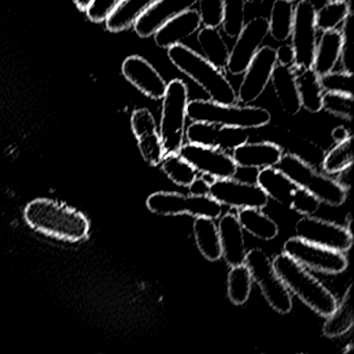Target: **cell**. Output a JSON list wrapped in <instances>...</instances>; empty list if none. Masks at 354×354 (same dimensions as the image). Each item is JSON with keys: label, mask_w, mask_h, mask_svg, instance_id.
I'll return each mask as SVG.
<instances>
[{"label": "cell", "mask_w": 354, "mask_h": 354, "mask_svg": "<svg viewBox=\"0 0 354 354\" xmlns=\"http://www.w3.org/2000/svg\"><path fill=\"white\" fill-rule=\"evenodd\" d=\"M24 218L35 231L61 241H84L90 234V221L84 213L51 198L30 202L24 211Z\"/></svg>", "instance_id": "6da1fadb"}, {"label": "cell", "mask_w": 354, "mask_h": 354, "mask_svg": "<svg viewBox=\"0 0 354 354\" xmlns=\"http://www.w3.org/2000/svg\"><path fill=\"white\" fill-rule=\"evenodd\" d=\"M273 267L290 293L297 296L306 306L320 316L328 317L337 306V299L330 290L285 252L275 256Z\"/></svg>", "instance_id": "7a4b0ae2"}, {"label": "cell", "mask_w": 354, "mask_h": 354, "mask_svg": "<svg viewBox=\"0 0 354 354\" xmlns=\"http://www.w3.org/2000/svg\"><path fill=\"white\" fill-rule=\"evenodd\" d=\"M167 57L179 71L198 84L213 102L237 103V92L221 70L189 47L182 44L169 47Z\"/></svg>", "instance_id": "3957f363"}, {"label": "cell", "mask_w": 354, "mask_h": 354, "mask_svg": "<svg viewBox=\"0 0 354 354\" xmlns=\"http://www.w3.org/2000/svg\"><path fill=\"white\" fill-rule=\"evenodd\" d=\"M187 118L192 122H206L246 130L264 127L271 121L270 113L263 107L221 104L203 99L188 102Z\"/></svg>", "instance_id": "277c9868"}, {"label": "cell", "mask_w": 354, "mask_h": 354, "mask_svg": "<svg viewBox=\"0 0 354 354\" xmlns=\"http://www.w3.org/2000/svg\"><path fill=\"white\" fill-rule=\"evenodd\" d=\"M277 167L298 187L314 194L321 204L339 207L347 198V188L327 174L317 171L297 155L283 153Z\"/></svg>", "instance_id": "5b68a950"}, {"label": "cell", "mask_w": 354, "mask_h": 354, "mask_svg": "<svg viewBox=\"0 0 354 354\" xmlns=\"http://www.w3.org/2000/svg\"><path fill=\"white\" fill-rule=\"evenodd\" d=\"M159 136L165 154L179 152L185 140L187 119L188 88L181 80H171L167 84L162 98Z\"/></svg>", "instance_id": "8992f818"}, {"label": "cell", "mask_w": 354, "mask_h": 354, "mask_svg": "<svg viewBox=\"0 0 354 354\" xmlns=\"http://www.w3.org/2000/svg\"><path fill=\"white\" fill-rule=\"evenodd\" d=\"M244 264L269 306L279 314H289L293 308L291 293L277 275L268 254L261 248H252L246 252Z\"/></svg>", "instance_id": "52a82bcc"}, {"label": "cell", "mask_w": 354, "mask_h": 354, "mask_svg": "<svg viewBox=\"0 0 354 354\" xmlns=\"http://www.w3.org/2000/svg\"><path fill=\"white\" fill-rule=\"evenodd\" d=\"M146 205L151 212L163 216L188 214L215 221L223 213V205L209 194L192 196L175 192H157L149 196Z\"/></svg>", "instance_id": "ba28073f"}, {"label": "cell", "mask_w": 354, "mask_h": 354, "mask_svg": "<svg viewBox=\"0 0 354 354\" xmlns=\"http://www.w3.org/2000/svg\"><path fill=\"white\" fill-rule=\"evenodd\" d=\"M283 252L291 257L306 268L325 274H339L347 269L345 252L330 250L312 242L295 237L283 243Z\"/></svg>", "instance_id": "9c48e42d"}, {"label": "cell", "mask_w": 354, "mask_h": 354, "mask_svg": "<svg viewBox=\"0 0 354 354\" xmlns=\"http://www.w3.org/2000/svg\"><path fill=\"white\" fill-rule=\"evenodd\" d=\"M290 37L295 53L294 67H312L317 45V26L316 8L310 0H298L294 7Z\"/></svg>", "instance_id": "30bf717a"}, {"label": "cell", "mask_w": 354, "mask_h": 354, "mask_svg": "<svg viewBox=\"0 0 354 354\" xmlns=\"http://www.w3.org/2000/svg\"><path fill=\"white\" fill-rule=\"evenodd\" d=\"M295 233L306 241L337 252H347L353 244V233L347 227L314 215L302 216L296 223Z\"/></svg>", "instance_id": "8fae6325"}, {"label": "cell", "mask_w": 354, "mask_h": 354, "mask_svg": "<svg viewBox=\"0 0 354 354\" xmlns=\"http://www.w3.org/2000/svg\"><path fill=\"white\" fill-rule=\"evenodd\" d=\"M178 154L189 162L198 174L212 180L235 177L239 169L232 155L218 148L184 142Z\"/></svg>", "instance_id": "7c38bea8"}, {"label": "cell", "mask_w": 354, "mask_h": 354, "mask_svg": "<svg viewBox=\"0 0 354 354\" xmlns=\"http://www.w3.org/2000/svg\"><path fill=\"white\" fill-rule=\"evenodd\" d=\"M209 196L219 204L230 208L263 209L268 204V196L257 183L240 181L235 178L215 179L210 183Z\"/></svg>", "instance_id": "4fadbf2b"}, {"label": "cell", "mask_w": 354, "mask_h": 354, "mask_svg": "<svg viewBox=\"0 0 354 354\" xmlns=\"http://www.w3.org/2000/svg\"><path fill=\"white\" fill-rule=\"evenodd\" d=\"M268 34L267 18H252L244 24L233 48L230 50L227 70L232 75H241L245 72Z\"/></svg>", "instance_id": "5bb4252c"}, {"label": "cell", "mask_w": 354, "mask_h": 354, "mask_svg": "<svg viewBox=\"0 0 354 354\" xmlns=\"http://www.w3.org/2000/svg\"><path fill=\"white\" fill-rule=\"evenodd\" d=\"M277 64L275 49L271 46L261 47L243 73L237 100L245 105L258 100L266 90Z\"/></svg>", "instance_id": "9a60e30c"}, {"label": "cell", "mask_w": 354, "mask_h": 354, "mask_svg": "<svg viewBox=\"0 0 354 354\" xmlns=\"http://www.w3.org/2000/svg\"><path fill=\"white\" fill-rule=\"evenodd\" d=\"M122 73L127 82L153 100L165 96L167 84L159 72L140 55L128 57L122 64Z\"/></svg>", "instance_id": "2e32d148"}, {"label": "cell", "mask_w": 354, "mask_h": 354, "mask_svg": "<svg viewBox=\"0 0 354 354\" xmlns=\"http://www.w3.org/2000/svg\"><path fill=\"white\" fill-rule=\"evenodd\" d=\"M196 3V0H157L136 20L134 30L140 38H150L167 22L192 9Z\"/></svg>", "instance_id": "e0dca14e"}, {"label": "cell", "mask_w": 354, "mask_h": 354, "mask_svg": "<svg viewBox=\"0 0 354 354\" xmlns=\"http://www.w3.org/2000/svg\"><path fill=\"white\" fill-rule=\"evenodd\" d=\"M283 149L271 142H245L232 152L239 169H260L277 167L283 156Z\"/></svg>", "instance_id": "ac0fdd59"}, {"label": "cell", "mask_w": 354, "mask_h": 354, "mask_svg": "<svg viewBox=\"0 0 354 354\" xmlns=\"http://www.w3.org/2000/svg\"><path fill=\"white\" fill-rule=\"evenodd\" d=\"M218 219L217 227L221 238L223 258L230 267L243 264L248 250L244 231L238 221L237 215L227 212L221 215Z\"/></svg>", "instance_id": "d6986e66"}, {"label": "cell", "mask_w": 354, "mask_h": 354, "mask_svg": "<svg viewBox=\"0 0 354 354\" xmlns=\"http://www.w3.org/2000/svg\"><path fill=\"white\" fill-rule=\"evenodd\" d=\"M202 22L198 11L188 10L159 28L154 35L155 43L160 48L169 49L180 44L184 39L189 38L200 30Z\"/></svg>", "instance_id": "ffe728a7"}, {"label": "cell", "mask_w": 354, "mask_h": 354, "mask_svg": "<svg viewBox=\"0 0 354 354\" xmlns=\"http://www.w3.org/2000/svg\"><path fill=\"white\" fill-rule=\"evenodd\" d=\"M271 82L283 111L289 115H297L301 105L296 86L295 72L292 66L286 67L277 64L271 76Z\"/></svg>", "instance_id": "44dd1931"}, {"label": "cell", "mask_w": 354, "mask_h": 354, "mask_svg": "<svg viewBox=\"0 0 354 354\" xmlns=\"http://www.w3.org/2000/svg\"><path fill=\"white\" fill-rule=\"evenodd\" d=\"M256 183L268 198H272L279 204L287 207H290L294 192L298 187L277 167L260 169L257 176Z\"/></svg>", "instance_id": "7402d4cb"}, {"label": "cell", "mask_w": 354, "mask_h": 354, "mask_svg": "<svg viewBox=\"0 0 354 354\" xmlns=\"http://www.w3.org/2000/svg\"><path fill=\"white\" fill-rule=\"evenodd\" d=\"M293 68L295 72L296 86L302 109L310 113L322 111V97L324 94L320 77L313 68Z\"/></svg>", "instance_id": "603a6c76"}, {"label": "cell", "mask_w": 354, "mask_h": 354, "mask_svg": "<svg viewBox=\"0 0 354 354\" xmlns=\"http://www.w3.org/2000/svg\"><path fill=\"white\" fill-rule=\"evenodd\" d=\"M342 35L337 30L323 32L315 50L312 68L319 77L330 73L339 63L341 55Z\"/></svg>", "instance_id": "cb8c5ba5"}, {"label": "cell", "mask_w": 354, "mask_h": 354, "mask_svg": "<svg viewBox=\"0 0 354 354\" xmlns=\"http://www.w3.org/2000/svg\"><path fill=\"white\" fill-rule=\"evenodd\" d=\"M194 235L198 250L207 260L214 262L223 257L218 227L214 219L196 217Z\"/></svg>", "instance_id": "d4e9b609"}, {"label": "cell", "mask_w": 354, "mask_h": 354, "mask_svg": "<svg viewBox=\"0 0 354 354\" xmlns=\"http://www.w3.org/2000/svg\"><path fill=\"white\" fill-rule=\"evenodd\" d=\"M236 215L243 231L248 232L258 239L270 241L279 234V225L268 215L263 212V209H240Z\"/></svg>", "instance_id": "484cf974"}, {"label": "cell", "mask_w": 354, "mask_h": 354, "mask_svg": "<svg viewBox=\"0 0 354 354\" xmlns=\"http://www.w3.org/2000/svg\"><path fill=\"white\" fill-rule=\"evenodd\" d=\"M157 0H123L119 7L109 16L105 24L111 32H121L129 30L136 20Z\"/></svg>", "instance_id": "4316f807"}, {"label": "cell", "mask_w": 354, "mask_h": 354, "mask_svg": "<svg viewBox=\"0 0 354 354\" xmlns=\"http://www.w3.org/2000/svg\"><path fill=\"white\" fill-rule=\"evenodd\" d=\"M352 287L349 286L341 301L337 302V308L333 314L326 317L323 324V335L329 339L342 337L351 330L354 325L353 304H352Z\"/></svg>", "instance_id": "83f0119b"}, {"label": "cell", "mask_w": 354, "mask_h": 354, "mask_svg": "<svg viewBox=\"0 0 354 354\" xmlns=\"http://www.w3.org/2000/svg\"><path fill=\"white\" fill-rule=\"evenodd\" d=\"M198 42L207 61L218 69L227 68L230 49L218 28L204 26L198 34Z\"/></svg>", "instance_id": "f1b7e54d"}, {"label": "cell", "mask_w": 354, "mask_h": 354, "mask_svg": "<svg viewBox=\"0 0 354 354\" xmlns=\"http://www.w3.org/2000/svg\"><path fill=\"white\" fill-rule=\"evenodd\" d=\"M294 3L290 0H274L268 19L269 34L277 42H285L291 36Z\"/></svg>", "instance_id": "f546056e"}, {"label": "cell", "mask_w": 354, "mask_h": 354, "mask_svg": "<svg viewBox=\"0 0 354 354\" xmlns=\"http://www.w3.org/2000/svg\"><path fill=\"white\" fill-rule=\"evenodd\" d=\"M252 277L246 265L231 266L227 273V296L232 304L243 306L252 292Z\"/></svg>", "instance_id": "4dcf8cb0"}, {"label": "cell", "mask_w": 354, "mask_h": 354, "mask_svg": "<svg viewBox=\"0 0 354 354\" xmlns=\"http://www.w3.org/2000/svg\"><path fill=\"white\" fill-rule=\"evenodd\" d=\"M159 165L167 178L181 187H188L198 176L196 169L178 153L165 154Z\"/></svg>", "instance_id": "1f68e13d"}, {"label": "cell", "mask_w": 354, "mask_h": 354, "mask_svg": "<svg viewBox=\"0 0 354 354\" xmlns=\"http://www.w3.org/2000/svg\"><path fill=\"white\" fill-rule=\"evenodd\" d=\"M353 138L349 136L341 142H337L327 152L322 161V169L329 176L339 175L353 165Z\"/></svg>", "instance_id": "d6a6232c"}, {"label": "cell", "mask_w": 354, "mask_h": 354, "mask_svg": "<svg viewBox=\"0 0 354 354\" xmlns=\"http://www.w3.org/2000/svg\"><path fill=\"white\" fill-rule=\"evenodd\" d=\"M353 9L347 0H333L316 11L317 30L322 32L337 30Z\"/></svg>", "instance_id": "836d02e7"}, {"label": "cell", "mask_w": 354, "mask_h": 354, "mask_svg": "<svg viewBox=\"0 0 354 354\" xmlns=\"http://www.w3.org/2000/svg\"><path fill=\"white\" fill-rule=\"evenodd\" d=\"M245 0H223V32L229 38H237L245 24Z\"/></svg>", "instance_id": "e575fe53"}, {"label": "cell", "mask_w": 354, "mask_h": 354, "mask_svg": "<svg viewBox=\"0 0 354 354\" xmlns=\"http://www.w3.org/2000/svg\"><path fill=\"white\" fill-rule=\"evenodd\" d=\"M219 127L215 124L206 122H192L185 130V138L189 144L217 148Z\"/></svg>", "instance_id": "d590c367"}, {"label": "cell", "mask_w": 354, "mask_h": 354, "mask_svg": "<svg viewBox=\"0 0 354 354\" xmlns=\"http://www.w3.org/2000/svg\"><path fill=\"white\" fill-rule=\"evenodd\" d=\"M322 109L335 117L351 122L353 118V96L342 93L324 92Z\"/></svg>", "instance_id": "8d00e7d4"}, {"label": "cell", "mask_w": 354, "mask_h": 354, "mask_svg": "<svg viewBox=\"0 0 354 354\" xmlns=\"http://www.w3.org/2000/svg\"><path fill=\"white\" fill-rule=\"evenodd\" d=\"M136 140L142 159L152 167L160 165L161 160L165 156V152L159 131L144 134Z\"/></svg>", "instance_id": "74e56055"}, {"label": "cell", "mask_w": 354, "mask_h": 354, "mask_svg": "<svg viewBox=\"0 0 354 354\" xmlns=\"http://www.w3.org/2000/svg\"><path fill=\"white\" fill-rule=\"evenodd\" d=\"M342 24V46L339 62L341 63L342 71L353 74V12L348 15Z\"/></svg>", "instance_id": "f35d334b"}, {"label": "cell", "mask_w": 354, "mask_h": 354, "mask_svg": "<svg viewBox=\"0 0 354 354\" xmlns=\"http://www.w3.org/2000/svg\"><path fill=\"white\" fill-rule=\"evenodd\" d=\"M320 84L324 92L342 93L353 96V74L347 72H330L321 76Z\"/></svg>", "instance_id": "ab89813d"}, {"label": "cell", "mask_w": 354, "mask_h": 354, "mask_svg": "<svg viewBox=\"0 0 354 354\" xmlns=\"http://www.w3.org/2000/svg\"><path fill=\"white\" fill-rule=\"evenodd\" d=\"M203 26L218 28L223 21V0H196Z\"/></svg>", "instance_id": "60d3db41"}, {"label": "cell", "mask_w": 354, "mask_h": 354, "mask_svg": "<svg viewBox=\"0 0 354 354\" xmlns=\"http://www.w3.org/2000/svg\"><path fill=\"white\" fill-rule=\"evenodd\" d=\"M321 202L308 190L301 187L296 188L292 198L290 208L302 216H310L320 209Z\"/></svg>", "instance_id": "b9f144b4"}, {"label": "cell", "mask_w": 354, "mask_h": 354, "mask_svg": "<svg viewBox=\"0 0 354 354\" xmlns=\"http://www.w3.org/2000/svg\"><path fill=\"white\" fill-rule=\"evenodd\" d=\"M248 142L246 129L237 127H219L218 145L217 148L225 152H233L237 147Z\"/></svg>", "instance_id": "7bdbcfd3"}, {"label": "cell", "mask_w": 354, "mask_h": 354, "mask_svg": "<svg viewBox=\"0 0 354 354\" xmlns=\"http://www.w3.org/2000/svg\"><path fill=\"white\" fill-rule=\"evenodd\" d=\"M122 1L123 0H91L86 7V16L91 21L100 24L109 18Z\"/></svg>", "instance_id": "ee69618b"}, {"label": "cell", "mask_w": 354, "mask_h": 354, "mask_svg": "<svg viewBox=\"0 0 354 354\" xmlns=\"http://www.w3.org/2000/svg\"><path fill=\"white\" fill-rule=\"evenodd\" d=\"M275 55H277V62L279 65L286 66V67H291L294 65L295 53L292 45H281L279 48L275 49Z\"/></svg>", "instance_id": "f6af8a7d"}, {"label": "cell", "mask_w": 354, "mask_h": 354, "mask_svg": "<svg viewBox=\"0 0 354 354\" xmlns=\"http://www.w3.org/2000/svg\"><path fill=\"white\" fill-rule=\"evenodd\" d=\"M212 181H208L206 178L196 177L192 183L188 186L189 194L192 196H207L209 194V189H210V183Z\"/></svg>", "instance_id": "bcb514c9"}, {"label": "cell", "mask_w": 354, "mask_h": 354, "mask_svg": "<svg viewBox=\"0 0 354 354\" xmlns=\"http://www.w3.org/2000/svg\"><path fill=\"white\" fill-rule=\"evenodd\" d=\"M349 136H351V134H350L349 131H348L345 127H343V126L335 128L333 132H331V138L335 140V144H337V142H343V140H345L346 138H349Z\"/></svg>", "instance_id": "7dc6e473"}, {"label": "cell", "mask_w": 354, "mask_h": 354, "mask_svg": "<svg viewBox=\"0 0 354 354\" xmlns=\"http://www.w3.org/2000/svg\"><path fill=\"white\" fill-rule=\"evenodd\" d=\"M246 3H252V5H261L264 3V0H245Z\"/></svg>", "instance_id": "c3c4849f"}, {"label": "cell", "mask_w": 354, "mask_h": 354, "mask_svg": "<svg viewBox=\"0 0 354 354\" xmlns=\"http://www.w3.org/2000/svg\"><path fill=\"white\" fill-rule=\"evenodd\" d=\"M347 1H348V3H349L350 7H351L352 9H353V7H352V3H353V1H352V0H347Z\"/></svg>", "instance_id": "681fc988"}, {"label": "cell", "mask_w": 354, "mask_h": 354, "mask_svg": "<svg viewBox=\"0 0 354 354\" xmlns=\"http://www.w3.org/2000/svg\"><path fill=\"white\" fill-rule=\"evenodd\" d=\"M290 1H293V3H296V1H298V0H290Z\"/></svg>", "instance_id": "f907efd6"}, {"label": "cell", "mask_w": 354, "mask_h": 354, "mask_svg": "<svg viewBox=\"0 0 354 354\" xmlns=\"http://www.w3.org/2000/svg\"><path fill=\"white\" fill-rule=\"evenodd\" d=\"M327 3H328V1H333V0H326Z\"/></svg>", "instance_id": "816d5d0a"}]
</instances>
